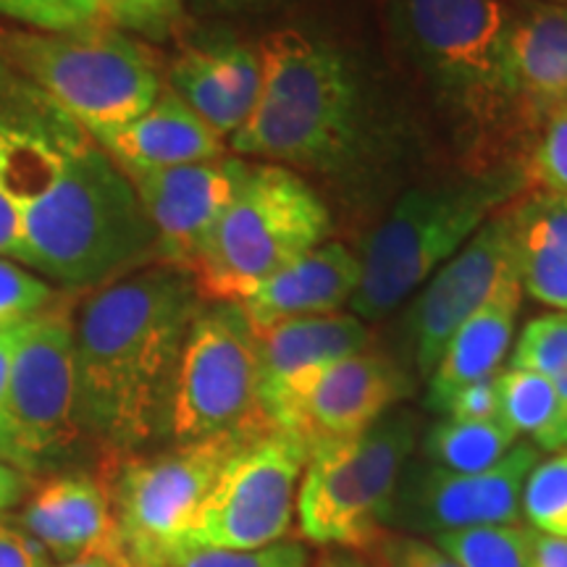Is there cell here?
I'll use <instances>...</instances> for the list:
<instances>
[{"label": "cell", "instance_id": "1", "mask_svg": "<svg viewBox=\"0 0 567 567\" xmlns=\"http://www.w3.org/2000/svg\"><path fill=\"white\" fill-rule=\"evenodd\" d=\"M0 184L17 205L24 266L66 287H105L158 264L137 189L90 134L0 126Z\"/></svg>", "mask_w": 567, "mask_h": 567}, {"label": "cell", "instance_id": "2", "mask_svg": "<svg viewBox=\"0 0 567 567\" xmlns=\"http://www.w3.org/2000/svg\"><path fill=\"white\" fill-rule=\"evenodd\" d=\"M200 308L189 274L166 264L97 287L82 302L74 318L82 429L113 455L166 429L176 360Z\"/></svg>", "mask_w": 567, "mask_h": 567}, {"label": "cell", "instance_id": "3", "mask_svg": "<svg viewBox=\"0 0 567 567\" xmlns=\"http://www.w3.org/2000/svg\"><path fill=\"white\" fill-rule=\"evenodd\" d=\"M255 48L264 84L229 137L237 158L313 172L342 166L360 137V92L344 55L300 30H274Z\"/></svg>", "mask_w": 567, "mask_h": 567}, {"label": "cell", "instance_id": "4", "mask_svg": "<svg viewBox=\"0 0 567 567\" xmlns=\"http://www.w3.org/2000/svg\"><path fill=\"white\" fill-rule=\"evenodd\" d=\"M386 19L405 59L478 147L523 124L507 82L505 0H386Z\"/></svg>", "mask_w": 567, "mask_h": 567}, {"label": "cell", "instance_id": "5", "mask_svg": "<svg viewBox=\"0 0 567 567\" xmlns=\"http://www.w3.org/2000/svg\"><path fill=\"white\" fill-rule=\"evenodd\" d=\"M526 184L520 168L492 166L463 182L408 189L368 239L352 316L373 323L394 313Z\"/></svg>", "mask_w": 567, "mask_h": 567}, {"label": "cell", "instance_id": "6", "mask_svg": "<svg viewBox=\"0 0 567 567\" xmlns=\"http://www.w3.org/2000/svg\"><path fill=\"white\" fill-rule=\"evenodd\" d=\"M331 216L300 174L250 163L247 176L189 266L203 302H243L268 276L326 243Z\"/></svg>", "mask_w": 567, "mask_h": 567}, {"label": "cell", "instance_id": "7", "mask_svg": "<svg viewBox=\"0 0 567 567\" xmlns=\"http://www.w3.org/2000/svg\"><path fill=\"white\" fill-rule=\"evenodd\" d=\"M3 48L90 137L134 122L163 90L147 48L105 21L66 32H13Z\"/></svg>", "mask_w": 567, "mask_h": 567}, {"label": "cell", "instance_id": "8", "mask_svg": "<svg viewBox=\"0 0 567 567\" xmlns=\"http://www.w3.org/2000/svg\"><path fill=\"white\" fill-rule=\"evenodd\" d=\"M423 434L421 415L389 410L360 436L310 450L297 492L302 542L363 551L384 534V513Z\"/></svg>", "mask_w": 567, "mask_h": 567}, {"label": "cell", "instance_id": "9", "mask_svg": "<svg viewBox=\"0 0 567 567\" xmlns=\"http://www.w3.org/2000/svg\"><path fill=\"white\" fill-rule=\"evenodd\" d=\"M166 431L176 444L268 431L255 329L237 302L197 310L176 360Z\"/></svg>", "mask_w": 567, "mask_h": 567}, {"label": "cell", "instance_id": "10", "mask_svg": "<svg viewBox=\"0 0 567 567\" xmlns=\"http://www.w3.org/2000/svg\"><path fill=\"white\" fill-rule=\"evenodd\" d=\"M260 436V434H255ZM255 436H213L176 444L155 457H124L109 494L118 536L137 567H161L187 536L189 523L224 465Z\"/></svg>", "mask_w": 567, "mask_h": 567}, {"label": "cell", "instance_id": "11", "mask_svg": "<svg viewBox=\"0 0 567 567\" xmlns=\"http://www.w3.org/2000/svg\"><path fill=\"white\" fill-rule=\"evenodd\" d=\"M308 455L305 442L276 429L239 446L218 473L179 547L264 549L284 542L295 526Z\"/></svg>", "mask_w": 567, "mask_h": 567}, {"label": "cell", "instance_id": "12", "mask_svg": "<svg viewBox=\"0 0 567 567\" xmlns=\"http://www.w3.org/2000/svg\"><path fill=\"white\" fill-rule=\"evenodd\" d=\"M74 316L51 305L19 323L9 379V463L38 467L82 434Z\"/></svg>", "mask_w": 567, "mask_h": 567}, {"label": "cell", "instance_id": "13", "mask_svg": "<svg viewBox=\"0 0 567 567\" xmlns=\"http://www.w3.org/2000/svg\"><path fill=\"white\" fill-rule=\"evenodd\" d=\"M542 450L517 442L481 473H455L410 457L384 513V530L439 536L481 526H520V499Z\"/></svg>", "mask_w": 567, "mask_h": 567}, {"label": "cell", "instance_id": "14", "mask_svg": "<svg viewBox=\"0 0 567 567\" xmlns=\"http://www.w3.org/2000/svg\"><path fill=\"white\" fill-rule=\"evenodd\" d=\"M410 375L389 354L365 350L305 373L264 405L268 429L287 431L308 450L360 436L400 408Z\"/></svg>", "mask_w": 567, "mask_h": 567}, {"label": "cell", "instance_id": "15", "mask_svg": "<svg viewBox=\"0 0 567 567\" xmlns=\"http://www.w3.org/2000/svg\"><path fill=\"white\" fill-rule=\"evenodd\" d=\"M507 205L425 281V289L410 308L408 337L421 379H429L460 326L499 289L502 281L517 274Z\"/></svg>", "mask_w": 567, "mask_h": 567}, {"label": "cell", "instance_id": "16", "mask_svg": "<svg viewBox=\"0 0 567 567\" xmlns=\"http://www.w3.org/2000/svg\"><path fill=\"white\" fill-rule=\"evenodd\" d=\"M250 163L218 158L153 172H126L158 243V264L189 271L195 255L243 187Z\"/></svg>", "mask_w": 567, "mask_h": 567}, {"label": "cell", "instance_id": "17", "mask_svg": "<svg viewBox=\"0 0 567 567\" xmlns=\"http://www.w3.org/2000/svg\"><path fill=\"white\" fill-rule=\"evenodd\" d=\"M507 82L520 122L536 126L567 105V6L534 0L513 11Z\"/></svg>", "mask_w": 567, "mask_h": 567}, {"label": "cell", "instance_id": "18", "mask_svg": "<svg viewBox=\"0 0 567 567\" xmlns=\"http://www.w3.org/2000/svg\"><path fill=\"white\" fill-rule=\"evenodd\" d=\"M360 284V258L342 243H321L260 284L239 302L252 329L289 318L339 313Z\"/></svg>", "mask_w": 567, "mask_h": 567}, {"label": "cell", "instance_id": "19", "mask_svg": "<svg viewBox=\"0 0 567 567\" xmlns=\"http://www.w3.org/2000/svg\"><path fill=\"white\" fill-rule=\"evenodd\" d=\"M21 528L38 538L55 563L124 547L109 486L92 476H61L40 486L21 515Z\"/></svg>", "mask_w": 567, "mask_h": 567}, {"label": "cell", "instance_id": "20", "mask_svg": "<svg viewBox=\"0 0 567 567\" xmlns=\"http://www.w3.org/2000/svg\"><path fill=\"white\" fill-rule=\"evenodd\" d=\"M124 172H153L187 163L218 161L226 155L224 137L210 130L172 87L134 122L92 137Z\"/></svg>", "mask_w": 567, "mask_h": 567}, {"label": "cell", "instance_id": "21", "mask_svg": "<svg viewBox=\"0 0 567 567\" xmlns=\"http://www.w3.org/2000/svg\"><path fill=\"white\" fill-rule=\"evenodd\" d=\"M523 305L520 276H509L446 342L442 358L429 375L425 405L444 415L460 389L496 375L505 365L515 339L517 313Z\"/></svg>", "mask_w": 567, "mask_h": 567}, {"label": "cell", "instance_id": "22", "mask_svg": "<svg viewBox=\"0 0 567 567\" xmlns=\"http://www.w3.org/2000/svg\"><path fill=\"white\" fill-rule=\"evenodd\" d=\"M260 360V408L305 373L371 350L373 334L352 313L289 318L255 329Z\"/></svg>", "mask_w": 567, "mask_h": 567}, {"label": "cell", "instance_id": "23", "mask_svg": "<svg viewBox=\"0 0 567 567\" xmlns=\"http://www.w3.org/2000/svg\"><path fill=\"white\" fill-rule=\"evenodd\" d=\"M507 210L523 295L567 313V197L534 189Z\"/></svg>", "mask_w": 567, "mask_h": 567}, {"label": "cell", "instance_id": "24", "mask_svg": "<svg viewBox=\"0 0 567 567\" xmlns=\"http://www.w3.org/2000/svg\"><path fill=\"white\" fill-rule=\"evenodd\" d=\"M499 417L544 452L567 450V408L555 381L534 371L502 368L496 375Z\"/></svg>", "mask_w": 567, "mask_h": 567}, {"label": "cell", "instance_id": "25", "mask_svg": "<svg viewBox=\"0 0 567 567\" xmlns=\"http://www.w3.org/2000/svg\"><path fill=\"white\" fill-rule=\"evenodd\" d=\"M517 436L502 417L455 421L444 417L423 431V460L455 473H481L499 463L517 444Z\"/></svg>", "mask_w": 567, "mask_h": 567}, {"label": "cell", "instance_id": "26", "mask_svg": "<svg viewBox=\"0 0 567 567\" xmlns=\"http://www.w3.org/2000/svg\"><path fill=\"white\" fill-rule=\"evenodd\" d=\"M168 87L221 137H231L243 126V113L231 103L229 92L218 80L216 66L205 48H189L172 63Z\"/></svg>", "mask_w": 567, "mask_h": 567}, {"label": "cell", "instance_id": "27", "mask_svg": "<svg viewBox=\"0 0 567 567\" xmlns=\"http://www.w3.org/2000/svg\"><path fill=\"white\" fill-rule=\"evenodd\" d=\"M460 567H530L528 526H481L431 538Z\"/></svg>", "mask_w": 567, "mask_h": 567}, {"label": "cell", "instance_id": "28", "mask_svg": "<svg viewBox=\"0 0 567 567\" xmlns=\"http://www.w3.org/2000/svg\"><path fill=\"white\" fill-rule=\"evenodd\" d=\"M520 513L538 534L567 538V450L534 465L523 486Z\"/></svg>", "mask_w": 567, "mask_h": 567}, {"label": "cell", "instance_id": "29", "mask_svg": "<svg viewBox=\"0 0 567 567\" xmlns=\"http://www.w3.org/2000/svg\"><path fill=\"white\" fill-rule=\"evenodd\" d=\"M509 368L517 371H534L538 375L557 381L567 373V313L551 310V313L536 316L523 326L517 337Z\"/></svg>", "mask_w": 567, "mask_h": 567}, {"label": "cell", "instance_id": "30", "mask_svg": "<svg viewBox=\"0 0 567 567\" xmlns=\"http://www.w3.org/2000/svg\"><path fill=\"white\" fill-rule=\"evenodd\" d=\"M308 544L284 538L264 549H216L176 547L161 567H310Z\"/></svg>", "mask_w": 567, "mask_h": 567}, {"label": "cell", "instance_id": "31", "mask_svg": "<svg viewBox=\"0 0 567 567\" xmlns=\"http://www.w3.org/2000/svg\"><path fill=\"white\" fill-rule=\"evenodd\" d=\"M526 161V182L542 193L567 197V105L544 116Z\"/></svg>", "mask_w": 567, "mask_h": 567}, {"label": "cell", "instance_id": "32", "mask_svg": "<svg viewBox=\"0 0 567 567\" xmlns=\"http://www.w3.org/2000/svg\"><path fill=\"white\" fill-rule=\"evenodd\" d=\"M0 17L40 32H66L103 24L101 0H0Z\"/></svg>", "mask_w": 567, "mask_h": 567}, {"label": "cell", "instance_id": "33", "mask_svg": "<svg viewBox=\"0 0 567 567\" xmlns=\"http://www.w3.org/2000/svg\"><path fill=\"white\" fill-rule=\"evenodd\" d=\"M210 55L213 66L221 84L229 92L231 103L247 118L252 111L255 101L260 95V84H264V66H260V55L255 45L245 42H221V45L205 48Z\"/></svg>", "mask_w": 567, "mask_h": 567}, {"label": "cell", "instance_id": "34", "mask_svg": "<svg viewBox=\"0 0 567 567\" xmlns=\"http://www.w3.org/2000/svg\"><path fill=\"white\" fill-rule=\"evenodd\" d=\"M55 305V292L48 281L11 260L0 258V329L30 321Z\"/></svg>", "mask_w": 567, "mask_h": 567}, {"label": "cell", "instance_id": "35", "mask_svg": "<svg viewBox=\"0 0 567 567\" xmlns=\"http://www.w3.org/2000/svg\"><path fill=\"white\" fill-rule=\"evenodd\" d=\"M375 567H460L457 559L425 536L384 530L365 549Z\"/></svg>", "mask_w": 567, "mask_h": 567}, {"label": "cell", "instance_id": "36", "mask_svg": "<svg viewBox=\"0 0 567 567\" xmlns=\"http://www.w3.org/2000/svg\"><path fill=\"white\" fill-rule=\"evenodd\" d=\"M101 3L103 19L109 24L147 38H166L182 11V6L172 0H101Z\"/></svg>", "mask_w": 567, "mask_h": 567}, {"label": "cell", "instance_id": "37", "mask_svg": "<svg viewBox=\"0 0 567 567\" xmlns=\"http://www.w3.org/2000/svg\"><path fill=\"white\" fill-rule=\"evenodd\" d=\"M496 375L473 381V384L460 389L450 400V405H446L444 417H455V421H488V417H499Z\"/></svg>", "mask_w": 567, "mask_h": 567}, {"label": "cell", "instance_id": "38", "mask_svg": "<svg viewBox=\"0 0 567 567\" xmlns=\"http://www.w3.org/2000/svg\"><path fill=\"white\" fill-rule=\"evenodd\" d=\"M0 567H55L48 549L21 526L0 523Z\"/></svg>", "mask_w": 567, "mask_h": 567}, {"label": "cell", "instance_id": "39", "mask_svg": "<svg viewBox=\"0 0 567 567\" xmlns=\"http://www.w3.org/2000/svg\"><path fill=\"white\" fill-rule=\"evenodd\" d=\"M17 329L19 326L0 329V460H6V463H9V379Z\"/></svg>", "mask_w": 567, "mask_h": 567}, {"label": "cell", "instance_id": "40", "mask_svg": "<svg viewBox=\"0 0 567 567\" xmlns=\"http://www.w3.org/2000/svg\"><path fill=\"white\" fill-rule=\"evenodd\" d=\"M0 258L21 260V224L17 205L0 184Z\"/></svg>", "mask_w": 567, "mask_h": 567}, {"label": "cell", "instance_id": "41", "mask_svg": "<svg viewBox=\"0 0 567 567\" xmlns=\"http://www.w3.org/2000/svg\"><path fill=\"white\" fill-rule=\"evenodd\" d=\"M530 567H567V538L530 528Z\"/></svg>", "mask_w": 567, "mask_h": 567}, {"label": "cell", "instance_id": "42", "mask_svg": "<svg viewBox=\"0 0 567 567\" xmlns=\"http://www.w3.org/2000/svg\"><path fill=\"white\" fill-rule=\"evenodd\" d=\"M281 0H193V6L200 13H213V17H239V13L264 11Z\"/></svg>", "mask_w": 567, "mask_h": 567}, {"label": "cell", "instance_id": "43", "mask_svg": "<svg viewBox=\"0 0 567 567\" xmlns=\"http://www.w3.org/2000/svg\"><path fill=\"white\" fill-rule=\"evenodd\" d=\"M59 567H137L132 563V557L126 555L124 547H111L101 551H90V555H82L76 559H69V563H61Z\"/></svg>", "mask_w": 567, "mask_h": 567}, {"label": "cell", "instance_id": "44", "mask_svg": "<svg viewBox=\"0 0 567 567\" xmlns=\"http://www.w3.org/2000/svg\"><path fill=\"white\" fill-rule=\"evenodd\" d=\"M310 567H375V565L371 557H363V551L329 547L321 551V557H318L316 563H310Z\"/></svg>", "mask_w": 567, "mask_h": 567}, {"label": "cell", "instance_id": "45", "mask_svg": "<svg viewBox=\"0 0 567 567\" xmlns=\"http://www.w3.org/2000/svg\"><path fill=\"white\" fill-rule=\"evenodd\" d=\"M19 494H21L19 471L0 460V513H3L6 507H11L13 502L19 499Z\"/></svg>", "mask_w": 567, "mask_h": 567}, {"label": "cell", "instance_id": "46", "mask_svg": "<svg viewBox=\"0 0 567 567\" xmlns=\"http://www.w3.org/2000/svg\"><path fill=\"white\" fill-rule=\"evenodd\" d=\"M555 386H557V392H559V396H563V402H565V408H567V373L559 375V379L555 381Z\"/></svg>", "mask_w": 567, "mask_h": 567}, {"label": "cell", "instance_id": "47", "mask_svg": "<svg viewBox=\"0 0 567 567\" xmlns=\"http://www.w3.org/2000/svg\"><path fill=\"white\" fill-rule=\"evenodd\" d=\"M542 3H557V6H567V0H542Z\"/></svg>", "mask_w": 567, "mask_h": 567}, {"label": "cell", "instance_id": "48", "mask_svg": "<svg viewBox=\"0 0 567 567\" xmlns=\"http://www.w3.org/2000/svg\"><path fill=\"white\" fill-rule=\"evenodd\" d=\"M172 3H176V6H182V0H172Z\"/></svg>", "mask_w": 567, "mask_h": 567}]
</instances>
